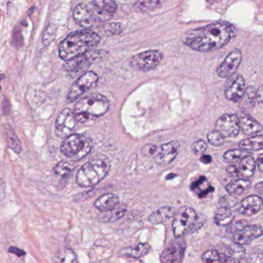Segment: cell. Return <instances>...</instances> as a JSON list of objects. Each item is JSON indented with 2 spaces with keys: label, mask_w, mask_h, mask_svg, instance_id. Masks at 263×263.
Here are the masks:
<instances>
[{
  "label": "cell",
  "mask_w": 263,
  "mask_h": 263,
  "mask_svg": "<svg viewBox=\"0 0 263 263\" xmlns=\"http://www.w3.org/2000/svg\"><path fill=\"white\" fill-rule=\"evenodd\" d=\"M216 130L224 138H235L240 130L239 117L235 114H223L216 122Z\"/></svg>",
  "instance_id": "cell-12"
},
{
  "label": "cell",
  "mask_w": 263,
  "mask_h": 263,
  "mask_svg": "<svg viewBox=\"0 0 263 263\" xmlns=\"http://www.w3.org/2000/svg\"><path fill=\"white\" fill-rule=\"evenodd\" d=\"M74 164L72 162H69V161H59L57 165L53 168V171L58 175L60 176H66L68 174H71L73 171H74Z\"/></svg>",
  "instance_id": "cell-29"
},
{
  "label": "cell",
  "mask_w": 263,
  "mask_h": 263,
  "mask_svg": "<svg viewBox=\"0 0 263 263\" xmlns=\"http://www.w3.org/2000/svg\"><path fill=\"white\" fill-rule=\"evenodd\" d=\"M242 53L239 49H234L222 61L217 69V74L220 78H228L236 71L242 61Z\"/></svg>",
  "instance_id": "cell-14"
},
{
  "label": "cell",
  "mask_w": 263,
  "mask_h": 263,
  "mask_svg": "<svg viewBox=\"0 0 263 263\" xmlns=\"http://www.w3.org/2000/svg\"><path fill=\"white\" fill-rule=\"evenodd\" d=\"M245 94V82L240 74H232L225 86V97L234 103L239 102Z\"/></svg>",
  "instance_id": "cell-10"
},
{
  "label": "cell",
  "mask_w": 263,
  "mask_h": 263,
  "mask_svg": "<svg viewBox=\"0 0 263 263\" xmlns=\"http://www.w3.org/2000/svg\"><path fill=\"white\" fill-rule=\"evenodd\" d=\"M78 123L74 110L66 108L59 113L56 119V134L60 139H66L71 135Z\"/></svg>",
  "instance_id": "cell-9"
},
{
  "label": "cell",
  "mask_w": 263,
  "mask_h": 263,
  "mask_svg": "<svg viewBox=\"0 0 263 263\" xmlns=\"http://www.w3.org/2000/svg\"><path fill=\"white\" fill-rule=\"evenodd\" d=\"M255 188H256V191H258L260 194H262V182L258 183V184L255 186Z\"/></svg>",
  "instance_id": "cell-45"
},
{
  "label": "cell",
  "mask_w": 263,
  "mask_h": 263,
  "mask_svg": "<svg viewBox=\"0 0 263 263\" xmlns=\"http://www.w3.org/2000/svg\"><path fill=\"white\" fill-rule=\"evenodd\" d=\"M226 171L232 176H238L239 174V171L235 165H229L226 168Z\"/></svg>",
  "instance_id": "cell-40"
},
{
  "label": "cell",
  "mask_w": 263,
  "mask_h": 263,
  "mask_svg": "<svg viewBox=\"0 0 263 263\" xmlns=\"http://www.w3.org/2000/svg\"><path fill=\"white\" fill-rule=\"evenodd\" d=\"M255 161L252 157L250 155H246L242 158V161L239 165V174L242 175L243 178H250L253 175L255 172Z\"/></svg>",
  "instance_id": "cell-26"
},
{
  "label": "cell",
  "mask_w": 263,
  "mask_h": 263,
  "mask_svg": "<svg viewBox=\"0 0 263 263\" xmlns=\"http://www.w3.org/2000/svg\"><path fill=\"white\" fill-rule=\"evenodd\" d=\"M202 258L206 262H220V261H226L227 258L225 255L219 253L216 250H209L206 251L203 255Z\"/></svg>",
  "instance_id": "cell-30"
},
{
  "label": "cell",
  "mask_w": 263,
  "mask_h": 263,
  "mask_svg": "<svg viewBox=\"0 0 263 263\" xmlns=\"http://www.w3.org/2000/svg\"><path fill=\"white\" fill-rule=\"evenodd\" d=\"M150 250L151 246L148 243H140L135 247L123 248L120 251V255L127 258H139L147 255Z\"/></svg>",
  "instance_id": "cell-23"
},
{
  "label": "cell",
  "mask_w": 263,
  "mask_h": 263,
  "mask_svg": "<svg viewBox=\"0 0 263 263\" xmlns=\"http://www.w3.org/2000/svg\"><path fill=\"white\" fill-rule=\"evenodd\" d=\"M101 37L92 30H84L74 32L61 42L59 47V54L64 61L70 60L78 56H82L95 47Z\"/></svg>",
  "instance_id": "cell-2"
},
{
  "label": "cell",
  "mask_w": 263,
  "mask_h": 263,
  "mask_svg": "<svg viewBox=\"0 0 263 263\" xmlns=\"http://www.w3.org/2000/svg\"><path fill=\"white\" fill-rule=\"evenodd\" d=\"M262 208V199L258 195H251L242 200L239 208L240 214L251 216L257 214Z\"/></svg>",
  "instance_id": "cell-18"
},
{
  "label": "cell",
  "mask_w": 263,
  "mask_h": 263,
  "mask_svg": "<svg viewBox=\"0 0 263 263\" xmlns=\"http://www.w3.org/2000/svg\"><path fill=\"white\" fill-rule=\"evenodd\" d=\"M174 216L172 229L175 238H181L188 233L198 219L195 211L187 206L180 208Z\"/></svg>",
  "instance_id": "cell-6"
},
{
  "label": "cell",
  "mask_w": 263,
  "mask_h": 263,
  "mask_svg": "<svg viewBox=\"0 0 263 263\" xmlns=\"http://www.w3.org/2000/svg\"><path fill=\"white\" fill-rule=\"evenodd\" d=\"M185 242L181 238H177L164 249L161 255L162 262H181L185 251Z\"/></svg>",
  "instance_id": "cell-13"
},
{
  "label": "cell",
  "mask_w": 263,
  "mask_h": 263,
  "mask_svg": "<svg viewBox=\"0 0 263 263\" xmlns=\"http://www.w3.org/2000/svg\"><path fill=\"white\" fill-rule=\"evenodd\" d=\"M237 203V199L232 196L229 197H224L221 199V203H222L223 207L230 208L235 206Z\"/></svg>",
  "instance_id": "cell-38"
},
{
  "label": "cell",
  "mask_w": 263,
  "mask_h": 263,
  "mask_svg": "<svg viewBox=\"0 0 263 263\" xmlns=\"http://www.w3.org/2000/svg\"><path fill=\"white\" fill-rule=\"evenodd\" d=\"M246 155H248L241 151V150H229L228 152H225V155H224V159H225L226 162L233 164V163L240 161V160H242V158H243Z\"/></svg>",
  "instance_id": "cell-31"
},
{
  "label": "cell",
  "mask_w": 263,
  "mask_h": 263,
  "mask_svg": "<svg viewBox=\"0 0 263 263\" xmlns=\"http://www.w3.org/2000/svg\"><path fill=\"white\" fill-rule=\"evenodd\" d=\"M107 32L111 33V34H118V33L121 32V26L119 23H110V24L107 25Z\"/></svg>",
  "instance_id": "cell-39"
},
{
  "label": "cell",
  "mask_w": 263,
  "mask_h": 263,
  "mask_svg": "<svg viewBox=\"0 0 263 263\" xmlns=\"http://www.w3.org/2000/svg\"><path fill=\"white\" fill-rule=\"evenodd\" d=\"M73 17L79 26L84 29L92 27L94 20L91 8L85 4H78L74 10Z\"/></svg>",
  "instance_id": "cell-17"
},
{
  "label": "cell",
  "mask_w": 263,
  "mask_h": 263,
  "mask_svg": "<svg viewBox=\"0 0 263 263\" xmlns=\"http://www.w3.org/2000/svg\"><path fill=\"white\" fill-rule=\"evenodd\" d=\"M110 165L106 158H96L81 167L77 174V183L81 187H92L101 182L108 174Z\"/></svg>",
  "instance_id": "cell-4"
},
{
  "label": "cell",
  "mask_w": 263,
  "mask_h": 263,
  "mask_svg": "<svg viewBox=\"0 0 263 263\" xmlns=\"http://www.w3.org/2000/svg\"><path fill=\"white\" fill-rule=\"evenodd\" d=\"M251 186L249 180L242 178L232 181L226 186V191L232 196L240 195L248 191Z\"/></svg>",
  "instance_id": "cell-25"
},
{
  "label": "cell",
  "mask_w": 263,
  "mask_h": 263,
  "mask_svg": "<svg viewBox=\"0 0 263 263\" xmlns=\"http://www.w3.org/2000/svg\"><path fill=\"white\" fill-rule=\"evenodd\" d=\"M164 0H139L135 4V8L141 13H148L158 8Z\"/></svg>",
  "instance_id": "cell-28"
},
{
  "label": "cell",
  "mask_w": 263,
  "mask_h": 263,
  "mask_svg": "<svg viewBox=\"0 0 263 263\" xmlns=\"http://www.w3.org/2000/svg\"><path fill=\"white\" fill-rule=\"evenodd\" d=\"M239 126L244 134L252 135L260 133L262 130V126L256 120L246 114H242L239 117Z\"/></svg>",
  "instance_id": "cell-19"
},
{
  "label": "cell",
  "mask_w": 263,
  "mask_h": 263,
  "mask_svg": "<svg viewBox=\"0 0 263 263\" xmlns=\"http://www.w3.org/2000/svg\"><path fill=\"white\" fill-rule=\"evenodd\" d=\"M10 252L16 254V255L19 257L23 256V255H25V252H23V250L20 249V248H16V247H11V248H10Z\"/></svg>",
  "instance_id": "cell-41"
},
{
  "label": "cell",
  "mask_w": 263,
  "mask_h": 263,
  "mask_svg": "<svg viewBox=\"0 0 263 263\" xmlns=\"http://www.w3.org/2000/svg\"><path fill=\"white\" fill-rule=\"evenodd\" d=\"M174 213L175 212L172 207H169V206L161 207V209H158L152 214L150 215L148 221L150 223L154 224V225L164 223L172 218Z\"/></svg>",
  "instance_id": "cell-22"
},
{
  "label": "cell",
  "mask_w": 263,
  "mask_h": 263,
  "mask_svg": "<svg viewBox=\"0 0 263 263\" xmlns=\"http://www.w3.org/2000/svg\"><path fill=\"white\" fill-rule=\"evenodd\" d=\"M262 154H260L259 156L257 158V165H258V168L260 171H262Z\"/></svg>",
  "instance_id": "cell-43"
},
{
  "label": "cell",
  "mask_w": 263,
  "mask_h": 263,
  "mask_svg": "<svg viewBox=\"0 0 263 263\" xmlns=\"http://www.w3.org/2000/svg\"><path fill=\"white\" fill-rule=\"evenodd\" d=\"M117 10V4L114 0H94L91 8L94 21L100 23L110 20Z\"/></svg>",
  "instance_id": "cell-11"
},
{
  "label": "cell",
  "mask_w": 263,
  "mask_h": 263,
  "mask_svg": "<svg viewBox=\"0 0 263 263\" xmlns=\"http://www.w3.org/2000/svg\"><path fill=\"white\" fill-rule=\"evenodd\" d=\"M109 107L110 103L105 96L93 94L80 100L74 107V111L78 122L85 123L105 114Z\"/></svg>",
  "instance_id": "cell-3"
},
{
  "label": "cell",
  "mask_w": 263,
  "mask_h": 263,
  "mask_svg": "<svg viewBox=\"0 0 263 263\" xmlns=\"http://www.w3.org/2000/svg\"><path fill=\"white\" fill-rule=\"evenodd\" d=\"M93 142L89 137L80 134H74L67 137L62 145L61 152L68 158L80 161L91 152Z\"/></svg>",
  "instance_id": "cell-5"
},
{
  "label": "cell",
  "mask_w": 263,
  "mask_h": 263,
  "mask_svg": "<svg viewBox=\"0 0 263 263\" xmlns=\"http://www.w3.org/2000/svg\"><path fill=\"white\" fill-rule=\"evenodd\" d=\"M224 139L225 138L218 130H210L208 132V141H209V144L213 146L219 147L223 145L224 142H225Z\"/></svg>",
  "instance_id": "cell-32"
},
{
  "label": "cell",
  "mask_w": 263,
  "mask_h": 263,
  "mask_svg": "<svg viewBox=\"0 0 263 263\" xmlns=\"http://www.w3.org/2000/svg\"><path fill=\"white\" fill-rule=\"evenodd\" d=\"M56 35V27L54 25H49L46 27V30H44V33L43 35V44L47 45L50 44L54 40Z\"/></svg>",
  "instance_id": "cell-33"
},
{
  "label": "cell",
  "mask_w": 263,
  "mask_h": 263,
  "mask_svg": "<svg viewBox=\"0 0 263 263\" xmlns=\"http://www.w3.org/2000/svg\"><path fill=\"white\" fill-rule=\"evenodd\" d=\"M191 149H192L193 152L197 154V155L203 154L207 149V144L203 140L197 141V142H194L193 143Z\"/></svg>",
  "instance_id": "cell-35"
},
{
  "label": "cell",
  "mask_w": 263,
  "mask_h": 263,
  "mask_svg": "<svg viewBox=\"0 0 263 263\" xmlns=\"http://www.w3.org/2000/svg\"><path fill=\"white\" fill-rule=\"evenodd\" d=\"M239 147L245 151H260L263 148L262 135L245 139L239 143Z\"/></svg>",
  "instance_id": "cell-27"
},
{
  "label": "cell",
  "mask_w": 263,
  "mask_h": 263,
  "mask_svg": "<svg viewBox=\"0 0 263 263\" xmlns=\"http://www.w3.org/2000/svg\"><path fill=\"white\" fill-rule=\"evenodd\" d=\"M157 147L155 145H146L142 148V155L144 157H152L156 152Z\"/></svg>",
  "instance_id": "cell-36"
},
{
  "label": "cell",
  "mask_w": 263,
  "mask_h": 263,
  "mask_svg": "<svg viewBox=\"0 0 263 263\" xmlns=\"http://www.w3.org/2000/svg\"><path fill=\"white\" fill-rule=\"evenodd\" d=\"M247 225H248V223H247L246 221L245 220H240L239 221V222H234V223L232 222V223L229 225H230V227H229V231L235 233L237 231L241 230V229L245 228V226H247Z\"/></svg>",
  "instance_id": "cell-37"
},
{
  "label": "cell",
  "mask_w": 263,
  "mask_h": 263,
  "mask_svg": "<svg viewBox=\"0 0 263 263\" xmlns=\"http://www.w3.org/2000/svg\"><path fill=\"white\" fill-rule=\"evenodd\" d=\"M200 161L205 164V165H208L209 163L212 162V157L208 155H203V156H202Z\"/></svg>",
  "instance_id": "cell-42"
},
{
  "label": "cell",
  "mask_w": 263,
  "mask_h": 263,
  "mask_svg": "<svg viewBox=\"0 0 263 263\" xmlns=\"http://www.w3.org/2000/svg\"><path fill=\"white\" fill-rule=\"evenodd\" d=\"M109 212H110V218H108L107 220L109 222H115L124 216L125 212H126V206L123 205H121V206L118 205L115 209L109 211Z\"/></svg>",
  "instance_id": "cell-34"
},
{
  "label": "cell",
  "mask_w": 263,
  "mask_h": 263,
  "mask_svg": "<svg viewBox=\"0 0 263 263\" xmlns=\"http://www.w3.org/2000/svg\"><path fill=\"white\" fill-rule=\"evenodd\" d=\"M262 235V228L259 225H253L245 226L241 230L234 233L233 240L235 243L239 245H248L254 239H257Z\"/></svg>",
  "instance_id": "cell-15"
},
{
  "label": "cell",
  "mask_w": 263,
  "mask_h": 263,
  "mask_svg": "<svg viewBox=\"0 0 263 263\" xmlns=\"http://www.w3.org/2000/svg\"><path fill=\"white\" fill-rule=\"evenodd\" d=\"M262 91H261V87H260L258 92H257V100L258 101V104L261 106L262 103Z\"/></svg>",
  "instance_id": "cell-44"
},
{
  "label": "cell",
  "mask_w": 263,
  "mask_h": 263,
  "mask_svg": "<svg viewBox=\"0 0 263 263\" xmlns=\"http://www.w3.org/2000/svg\"><path fill=\"white\" fill-rule=\"evenodd\" d=\"M162 59L163 55L161 52L150 49L133 56L130 59V66L136 71L147 72L156 68Z\"/></svg>",
  "instance_id": "cell-7"
},
{
  "label": "cell",
  "mask_w": 263,
  "mask_h": 263,
  "mask_svg": "<svg viewBox=\"0 0 263 263\" xmlns=\"http://www.w3.org/2000/svg\"><path fill=\"white\" fill-rule=\"evenodd\" d=\"M120 203L119 197L114 194H106L99 198L94 203V206L103 212H109L115 209Z\"/></svg>",
  "instance_id": "cell-21"
},
{
  "label": "cell",
  "mask_w": 263,
  "mask_h": 263,
  "mask_svg": "<svg viewBox=\"0 0 263 263\" xmlns=\"http://www.w3.org/2000/svg\"><path fill=\"white\" fill-rule=\"evenodd\" d=\"M235 33L236 30L233 25L228 22H216L189 30L184 36V42L196 51H212L227 44Z\"/></svg>",
  "instance_id": "cell-1"
},
{
  "label": "cell",
  "mask_w": 263,
  "mask_h": 263,
  "mask_svg": "<svg viewBox=\"0 0 263 263\" xmlns=\"http://www.w3.org/2000/svg\"><path fill=\"white\" fill-rule=\"evenodd\" d=\"M3 135L7 142V146L13 150L16 153L21 152L22 145L15 130L8 123L3 125Z\"/></svg>",
  "instance_id": "cell-20"
},
{
  "label": "cell",
  "mask_w": 263,
  "mask_h": 263,
  "mask_svg": "<svg viewBox=\"0 0 263 263\" xmlns=\"http://www.w3.org/2000/svg\"><path fill=\"white\" fill-rule=\"evenodd\" d=\"M179 144L177 142H170L164 144L160 148L155 157L157 162L161 165H169L178 155Z\"/></svg>",
  "instance_id": "cell-16"
},
{
  "label": "cell",
  "mask_w": 263,
  "mask_h": 263,
  "mask_svg": "<svg viewBox=\"0 0 263 263\" xmlns=\"http://www.w3.org/2000/svg\"><path fill=\"white\" fill-rule=\"evenodd\" d=\"M235 215L231 208H220L215 215V223L219 226H228L233 222Z\"/></svg>",
  "instance_id": "cell-24"
},
{
  "label": "cell",
  "mask_w": 263,
  "mask_h": 263,
  "mask_svg": "<svg viewBox=\"0 0 263 263\" xmlns=\"http://www.w3.org/2000/svg\"><path fill=\"white\" fill-rule=\"evenodd\" d=\"M98 76L93 71H87L74 83L67 96V102L71 103L87 91L92 89L98 83Z\"/></svg>",
  "instance_id": "cell-8"
}]
</instances>
